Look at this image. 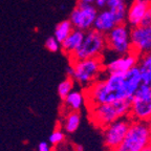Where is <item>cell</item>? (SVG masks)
I'll return each instance as SVG.
<instances>
[{
	"label": "cell",
	"instance_id": "d4e9b609",
	"mask_svg": "<svg viewBox=\"0 0 151 151\" xmlns=\"http://www.w3.org/2000/svg\"><path fill=\"white\" fill-rule=\"evenodd\" d=\"M93 5L98 9H103L107 6V0H94Z\"/></svg>",
	"mask_w": 151,
	"mask_h": 151
},
{
	"label": "cell",
	"instance_id": "7402d4cb",
	"mask_svg": "<svg viewBox=\"0 0 151 151\" xmlns=\"http://www.w3.org/2000/svg\"><path fill=\"white\" fill-rule=\"evenodd\" d=\"M64 139H65V134L63 133V131H62L61 129H56L52 134H50L48 141H50V143L52 145H58V144H60L61 142H63Z\"/></svg>",
	"mask_w": 151,
	"mask_h": 151
},
{
	"label": "cell",
	"instance_id": "603a6c76",
	"mask_svg": "<svg viewBox=\"0 0 151 151\" xmlns=\"http://www.w3.org/2000/svg\"><path fill=\"white\" fill-rule=\"evenodd\" d=\"M141 73H142V81H143V83L148 85L149 87L151 88V67L141 69Z\"/></svg>",
	"mask_w": 151,
	"mask_h": 151
},
{
	"label": "cell",
	"instance_id": "9c48e42d",
	"mask_svg": "<svg viewBox=\"0 0 151 151\" xmlns=\"http://www.w3.org/2000/svg\"><path fill=\"white\" fill-rule=\"evenodd\" d=\"M97 14L98 9L93 4L78 2L75 9L71 11L68 20L73 24V28L86 32L92 28Z\"/></svg>",
	"mask_w": 151,
	"mask_h": 151
},
{
	"label": "cell",
	"instance_id": "2e32d148",
	"mask_svg": "<svg viewBox=\"0 0 151 151\" xmlns=\"http://www.w3.org/2000/svg\"><path fill=\"white\" fill-rule=\"evenodd\" d=\"M106 7L113 15L116 23H126V15L128 9L126 0H107Z\"/></svg>",
	"mask_w": 151,
	"mask_h": 151
},
{
	"label": "cell",
	"instance_id": "8fae6325",
	"mask_svg": "<svg viewBox=\"0 0 151 151\" xmlns=\"http://www.w3.org/2000/svg\"><path fill=\"white\" fill-rule=\"evenodd\" d=\"M139 57L131 50L125 55H120L118 58L111 60L105 65L106 73H125L132 68L133 66L139 64Z\"/></svg>",
	"mask_w": 151,
	"mask_h": 151
},
{
	"label": "cell",
	"instance_id": "83f0119b",
	"mask_svg": "<svg viewBox=\"0 0 151 151\" xmlns=\"http://www.w3.org/2000/svg\"><path fill=\"white\" fill-rule=\"evenodd\" d=\"M141 151H151V143H149L148 145H146Z\"/></svg>",
	"mask_w": 151,
	"mask_h": 151
},
{
	"label": "cell",
	"instance_id": "f1b7e54d",
	"mask_svg": "<svg viewBox=\"0 0 151 151\" xmlns=\"http://www.w3.org/2000/svg\"><path fill=\"white\" fill-rule=\"evenodd\" d=\"M135 1H139V2H143L147 5H151V0H135Z\"/></svg>",
	"mask_w": 151,
	"mask_h": 151
},
{
	"label": "cell",
	"instance_id": "7a4b0ae2",
	"mask_svg": "<svg viewBox=\"0 0 151 151\" xmlns=\"http://www.w3.org/2000/svg\"><path fill=\"white\" fill-rule=\"evenodd\" d=\"M88 108H89V118L91 123L94 126L103 129L110 123L129 114L130 100L123 99L111 103L94 105Z\"/></svg>",
	"mask_w": 151,
	"mask_h": 151
},
{
	"label": "cell",
	"instance_id": "3957f363",
	"mask_svg": "<svg viewBox=\"0 0 151 151\" xmlns=\"http://www.w3.org/2000/svg\"><path fill=\"white\" fill-rule=\"evenodd\" d=\"M105 73V65L102 57L89 58V59L70 61V65L67 68V76L73 79V81L87 87L94 81L99 80Z\"/></svg>",
	"mask_w": 151,
	"mask_h": 151
},
{
	"label": "cell",
	"instance_id": "ffe728a7",
	"mask_svg": "<svg viewBox=\"0 0 151 151\" xmlns=\"http://www.w3.org/2000/svg\"><path fill=\"white\" fill-rule=\"evenodd\" d=\"M73 85H75V81L73 78L68 77L64 81H62L59 85H58V94L62 100L66 98V96L73 89Z\"/></svg>",
	"mask_w": 151,
	"mask_h": 151
},
{
	"label": "cell",
	"instance_id": "4316f807",
	"mask_svg": "<svg viewBox=\"0 0 151 151\" xmlns=\"http://www.w3.org/2000/svg\"><path fill=\"white\" fill-rule=\"evenodd\" d=\"M94 0H79V2L86 3V4H93Z\"/></svg>",
	"mask_w": 151,
	"mask_h": 151
},
{
	"label": "cell",
	"instance_id": "30bf717a",
	"mask_svg": "<svg viewBox=\"0 0 151 151\" xmlns=\"http://www.w3.org/2000/svg\"><path fill=\"white\" fill-rule=\"evenodd\" d=\"M130 44L139 57L151 52V23L130 28Z\"/></svg>",
	"mask_w": 151,
	"mask_h": 151
},
{
	"label": "cell",
	"instance_id": "484cf974",
	"mask_svg": "<svg viewBox=\"0 0 151 151\" xmlns=\"http://www.w3.org/2000/svg\"><path fill=\"white\" fill-rule=\"evenodd\" d=\"M38 151H50V147L46 142H40L38 145Z\"/></svg>",
	"mask_w": 151,
	"mask_h": 151
},
{
	"label": "cell",
	"instance_id": "44dd1931",
	"mask_svg": "<svg viewBox=\"0 0 151 151\" xmlns=\"http://www.w3.org/2000/svg\"><path fill=\"white\" fill-rule=\"evenodd\" d=\"M44 45L47 48V50H50V52H57L60 48H61V46H60V42L57 40L54 36L47 38Z\"/></svg>",
	"mask_w": 151,
	"mask_h": 151
},
{
	"label": "cell",
	"instance_id": "52a82bcc",
	"mask_svg": "<svg viewBox=\"0 0 151 151\" xmlns=\"http://www.w3.org/2000/svg\"><path fill=\"white\" fill-rule=\"evenodd\" d=\"M107 50L118 56L131 52L130 44V28L127 23L116 24L110 32L106 34Z\"/></svg>",
	"mask_w": 151,
	"mask_h": 151
},
{
	"label": "cell",
	"instance_id": "ac0fdd59",
	"mask_svg": "<svg viewBox=\"0 0 151 151\" xmlns=\"http://www.w3.org/2000/svg\"><path fill=\"white\" fill-rule=\"evenodd\" d=\"M81 123V116L79 111H70L64 119V130L68 133H73L78 130Z\"/></svg>",
	"mask_w": 151,
	"mask_h": 151
},
{
	"label": "cell",
	"instance_id": "5bb4252c",
	"mask_svg": "<svg viewBox=\"0 0 151 151\" xmlns=\"http://www.w3.org/2000/svg\"><path fill=\"white\" fill-rule=\"evenodd\" d=\"M142 83H143L142 73L139 65L133 66L127 73H124V85H125V89L129 99L132 97V94L134 93V91L139 88Z\"/></svg>",
	"mask_w": 151,
	"mask_h": 151
},
{
	"label": "cell",
	"instance_id": "ba28073f",
	"mask_svg": "<svg viewBox=\"0 0 151 151\" xmlns=\"http://www.w3.org/2000/svg\"><path fill=\"white\" fill-rule=\"evenodd\" d=\"M131 121L132 120L129 116H126L118 119L114 122L110 123L108 126L103 128L104 145L107 150H112L124 139Z\"/></svg>",
	"mask_w": 151,
	"mask_h": 151
},
{
	"label": "cell",
	"instance_id": "6da1fadb",
	"mask_svg": "<svg viewBox=\"0 0 151 151\" xmlns=\"http://www.w3.org/2000/svg\"><path fill=\"white\" fill-rule=\"evenodd\" d=\"M85 98L88 107L129 99L124 85V73H107L105 79H99L87 86Z\"/></svg>",
	"mask_w": 151,
	"mask_h": 151
},
{
	"label": "cell",
	"instance_id": "4fadbf2b",
	"mask_svg": "<svg viewBox=\"0 0 151 151\" xmlns=\"http://www.w3.org/2000/svg\"><path fill=\"white\" fill-rule=\"evenodd\" d=\"M148 6L149 5L139 1H135V0L132 1V3L127 9V15H126V23L129 25V27L141 25L142 19L144 17Z\"/></svg>",
	"mask_w": 151,
	"mask_h": 151
},
{
	"label": "cell",
	"instance_id": "277c9868",
	"mask_svg": "<svg viewBox=\"0 0 151 151\" xmlns=\"http://www.w3.org/2000/svg\"><path fill=\"white\" fill-rule=\"evenodd\" d=\"M149 143H151V122L132 120L124 139L109 151H141Z\"/></svg>",
	"mask_w": 151,
	"mask_h": 151
},
{
	"label": "cell",
	"instance_id": "f546056e",
	"mask_svg": "<svg viewBox=\"0 0 151 151\" xmlns=\"http://www.w3.org/2000/svg\"><path fill=\"white\" fill-rule=\"evenodd\" d=\"M76 151H84V147L82 145H77L76 146Z\"/></svg>",
	"mask_w": 151,
	"mask_h": 151
},
{
	"label": "cell",
	"instance_id": "5b68a950",
	"mask_svg": "<svg viewBox=\"0 0 151 151\" xmlns=\"http://www.w3.org/2000/svg\"><path fill=\"white\" fill-rule=\"evenodd\" d=\"M107 48L106 36L91 28L85 32L84 39L80 46L69 56L70 61L99 58Z\"/></svg>",
	"mask_w": 151,
	"mask_h": 151
},
{
	"label": "cell",
	"instance_id": "cb8c5ba5",
	"mask_svg": "<svg viewBox=\"0 0 151 151\" xmlns=\"http://www.w3.org/2000/svg\"><path fill=\"white\" fill-rule=\"evenodd\" d=\"M151 23V5H149L148 9H146L145 12V15L142 19L141 25H148V24Z\"/></svg>",
	"mask_w": 151,
	"mask_h": 151
},
{
	"label": "cell",
	"instance_id": "8992f818",
	"mask_svg": "<svg viewBox=\"0 0 151 151\" xmlns=\"http://www.w3.org/2000/svg\"><path fill=\"white\" fill-rule=\"evenodd\" d=\"M129 116L133 121L151 122V88L142 83L130 98Z\"/></svg>",
	"mask_w": 151,
	"mask_h": 151
},
{
	"label": "cell",
	"instance_id": "7c38bea8",
	"mask_svg": "<svg viewBox=\"0 0 151 151\" xmlns=\"http://www.w3.org/2000/svg\"><path fill=\"white\" fill-rule=\"evenodd\" d=\"M116 24L118 23H116L113 15L111 14V12L107 7H105V9H101V11H98V14L96 19H94L92 28L98 31L99 33L106 35Z\"/></svg>",
	"mask_w": 151,
	"mask_h": 151
},
{
	"label": "cell",
	"instance_id": "e0dca14e",
	"mask_svg": "<svg viewBox=\"0 0 151 151\" xmlns=\"http://www.w3.org/2000/svg\"><path fill=\"white\" fill-rule=\"evenodd\" d=\"M65 106L70 111H79L86 103L85 93L80 90H71L63 100Z\"/></svg>",
	"mask_w": 151,
	"mask_h": 151
},
{
	"label": "cell",
	"instance_id": "d6986e66",
	"mask_svg": "<svg viewBox=\"0 0 151 151\" xmlns=\"http://www.w3.org/2000/svg\"><path fill=\"white\" fill-rule=\"evenodd\" d=\"M73 29V26L70 23V21L69 20H63V21H61L60 23L57 24L56 28H55L54 37L61 43L71 33Z\"/></svg>",
	"mask_w": 151,
	"mask_h": 151
},
{
	"label": "cell",
	"instance_id": "9a60e30c",
	"mask_svg": "<svg viewBox=\"0 0 151 151\" xmlns=\"http://www.w3.org/2000/svg\"><path fill=\"white\" fill-rule=\"evenodd\" d=\"M84 36H85L84 31L73 28V31H71V33L60 43L61 50H63L66 55L70 56V55L81 45L83 39H84Z\"/></svg>",
	"mask_w": 151,
	"mask_h": 151
}]
</instances>
